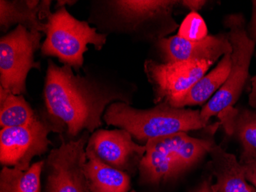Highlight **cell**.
<instances>
[{"label":"cell","mask_w":256,"mask_h":192,"mask_svg":"<svg viewBox=\"0 0 256 192\" xmlns=\"http://www.w3.org/2000/svg\"><path fill=\"white\" fill-rule=\"evenodd\" d=\"M44 161L30 166L26 171L4 166L0 172V192H41V174Z\"/></svg>","instance_id":"obj_20"},{"label":"cell","mask_w":256,"mask_h":192,"mask_svg":"<svg viewBox=\"0 0 256 192\" xmlns=\"http://www.w3.org/2000/svg\"><path fill=\"white\" fill-rule=\"evenodd\" d=\"M51 0H1L0 30L6 34L14 26L44 33L52 15Z\"/></svg>","instance_id":"obj_12"},{"label":"cell","mask_w":256,"mask_h":192,"mask_svg":"<svg viewBox=\"0 0 256 192\" xmlns=\"http://www.w3.org/2000/svg\"><path fill=\"white\" fill-rule=\"evenodd\" d=\"M37 115L23 95H15L0 87V127L24 126L32 122Z\"/></svg>","instance_id":"obj_19"},{"label":"cell","mask_w":256,"mask_h":192,"mask_svg":"<svg viewBox=\"0 0 256 192\" xmlns=\"http://www.w3.org/2000/svg\"><path fill=\"white\" fill-rule=\"evenodd\" d=\"M208 154L211 171L216 178L214 184L216 192H256L246 178L242 164L234 154L227 152L212 140Z\"/></svg>","instance_id":"obj_15"},{"label":"cell","mask_w":256,"mask_h":192,"mask_svg":"<svg viewBox=\"0 0 256 192\" xmlns=\"http://www.w3.org/2000/svg\"><path fill=\"white\" fill-rule=\"evenodd\" d=\"M222 23L228 30L232 49L231 67L225 83L200 110L201 116L206 122L236 103L250 76V63L256 49V43L247 34V23L242 14L226 15Z\"/></svg>","instance_id":"obj_5"},{"label":"cell","mask_w":256,"mask_h":192,"mask_svg":"<svg viewBox=\"0 0 256 192\" xmlns=\"http://www.w3.org/2000/svg\"><path fill=\"white\" fill-rule=\"evenodd\" d=\"M86 150L104 164L129 174L139 167L146 146L134 142L126 130L98 129L90 135Z\"/></svg>","instance_id":"obj_10"},{"label":"cell","mask_w":256,"mask_h":192,"mask_svg":"<svg viewBox=\"0 0 256 192\" xmlns=\"http://www.w3.org/2000/svg\"><path fill=\"white\" fill-rule=\"evenodd\" d=\"M78 3V1H72V0H58L57 1V4H56V10H58V9L62 8V7H66V6H73L74 4Z\"/></svg>","instance_id":"obj_27"},{"label":"cell","mask_w":256,"mask_h":192,"mask_svg":"<svg viewBox=\"0 0 256 192\" xmlns=\"http://www.w3.org/2000/svg\"><path fill=\"white\" fill-rule=\"evenodd\" d=\"M90 132L74 139L62 138V144L44 160L46 192H92L86 174V148Z\"/></svg>","instance_id":"obj_8"},{"label":"cell","mask_w":256,"mask_h":192,"mask_svg":"<svg viewBox=\"0 0 256 192\" xmlns=\"http://www.w3.org/2000/svg\"><path fill=\"white\" fill-rule=\"evenodd\" d=\"M231 54L225 55L218 65L197 81L174 107L184 109L186 106L200 105L208 102L228 78L231 67Z\"/></svg>","instance_id":"obj_17"},{"label":"cell","mask_w":256,"mask_h":192,"mask_svg":"<svg viewBox=\"0 0 256 192\" xmlns=\"http://www.w3.org/2000/svg\"><path fill=\"white\" fill-rule=\"evenodd\" d=\"M178 5L180 0H92L88 22L102 34L154 44L179 29Z\"/></svg>","instance_id":"obj_2"},{"label":"cell","mask_w":256,"mask_h":192,"mask_svg":"<svg viewBox=\"0 0 256 192\" xmlns=\"http://www.w3.org/2000/svg\"><path fill=\"white\" fill-rule=\"evenodd\" d=\"M252 11L251 20L247 24L246 31L248 38L256 43V0H253Z\"/></svg>","instance_id":"obj_22"},{"label":"cell","mask_w":256,"mask_h":192,"mask_svg":"<svg viewBox=\"0 0 256 192\" xmlns=\"http://www.w3.org/2000/svg\"><path fill=\"white\" fill-rule=\"evenodd\" d=\"M86 174L92 192H128L129 174L104 164L92 151L86 150Z\"/></svg>","instance_id":"obj_16"},{"label":"cell","mask_w":256,"mask_h":192,"mask_svg":"<svg viewBox=\"0 0 256 192\" xmlns=\"http://www.w3.org/2000/svg\"><path fill=\"white\" fill-rule=\"evenodd\" d=\"M74 74L68 66L48 59L43 97L48 115L74 139L80 132L93 133L103 125L108 107L114 102L132 105L138 86L114 70L96 64Z\"/></svg>","instance_id":"obj_1"},{"label":"cell","mask_w":256,"mask_h":192,"mask_svg":"<svg viewBox=\"0 0 256 192\" xmlns=\"http://www.w3.org/2000/svg\"><path fill=\"white\" fill-rule=\"evenodd\" d=\"M46 37L42 44L43 57H54L63 66H68L77 74L84 68V53L88 51V45L100 51L108 36L102 34L88 21L77 20L66 7L58 9L48 19Z\"/></svg>","instance_id":"obj_4"},{"label":"cell","mask_w":256,"mask_h":192,"mask_svg":"<svg viewBox=\"0 0 256 192\" xmlns=\"http://www.w3.org/2000/svg\"><path fill=\"white\" fill-rule=\"evenodd\" d=\"M256 57V52L254 53ZM252 89L250 95H248V104L250 106L256 109V75H254L251 79Z\"/></svg>","instance_id":"obj_26"},{"label":"cell","mask_w":256,"mask_h":192,"mask_svg":"<svg viewBox=\"0 0 256 192\" xmlns=\"http://www.w3.org/2000/svg\"><path fill=\"white\" fill-rule=\"evenodd\" d=\"M51 132L62 133L64 130L47 117L36 118L24 126L2 128L0 131V163L2 166L26 171L36 156L48 151Z\"/></svg>","instance_id":"obj_7"},{"label":"cell","mask_w":256,"mask_h":192,"mask_svg":"<svg viewBox=\"0 0 256 192\" xmlns=\"http://www.w3.org/2000/svg\"><path fill=\"white\" fill-rule=\"evenodd\" d=\"M242 164L244 168L246 178L256 189V161Z\"/></svg>","instance_id":"obj_24"},{"label":"cell","mask_w":256,"mask_h":192,"mask_svg":"<svg viewBox=\"0 0 256 192\" xmlns=\"http://www.w3.org/2000/svg\"><path fill=\"white\" fill-rule=\"evenodd\" d=\"M190 192H216V188L212 183V178L208 177Z\"/></svg>","instance_id":"obj_25"},{"label":"cell","mask_w":256,"mask_h":192,"mask_svg":"<svg viewBox=\"0 0 256 192\" xmlns=\"http://www.w3.org/2000/svg\"><path fill=\"white\" fill-rule=\"evenodd\" d=\"M207 3L205 0H181L180 5L188 9L190 13H198L205 7Z\"/></svg>","instance_id":"obj_23"},{"label":"cell","mask_w":256,"mask_h":192,"mask_svg":"<svg viewBox=\"0 0 256 192\" xmlns=\"http://www.w3.org/2000/svg\"><path fill=\"white\" fill-rule=\"evenodd\" d=\"M220 125L240 145L241 164L256 161V112L230 107L218 114Z\"/></svg>","instance_id":"obj_14"},{"label":"cell","mask_w":256,"mask_h":192,"mask_svg":"<svg viewBox=\"0 0 256 192\" xmlns=\"http://www.w3.org/2000/svg\"><path fill=\"white\" fill-rule=\"evenodd\" d=\"M212 65L206 60L162 63L146 59L144 69L152 88L154 102H166L174 107Z\"/></svg>","instance_id":"obj_9"},{"label":"cell","mask_w":256,"mask_h":192,"mask_svg":"<svg viewBox=\"0 0 256 192\" xmlns=\"http://www.w3.org/2000/svg\"><path fill=\"white\" fill-rule=\"evenodd\" d=\"M174 161L180 174L199 162L210 147L212 140L192 138L188 132L171 135Z\"/></svg>","instance_id":"obj_18"},{"label":"cell","mask_w":256,"mask_h":192,"mask_svg":"<svg viewBox=\"0 0 256 192\" xmlns=\"http://www.w3.org/2000/svg\"><path fill=\"white\" fill-rule=\"evenodd\" d=\"M153 46L162 63L206 60L214 64L220 58L232 51L227 33L208 35L198 41L186 40L175 35L161 39Z\"/></svg>","instance_id":"obj_11"},{"label":"cell","mask_w":256,"mask_h":192,"mask_svg":"<svg viewBox=\"0 0 256 192\" xmlns=\"http://www.w3.org/2000/svg\"><path fill=\"white\" fill-rule=\"evenodd\" d=\"M140 162V179L148 184H159L175 178L180 174L174 161L171 135L149 140Z\"/></svg>","instance_id":"obj_13"},{"label":"cell","mask_w":256,"mask_h":192,"mask_svg":"<svg viewBox=\"0 0 256 192\" xmlns=\"http://www.w3.org/2000/svg\"><path fill=\"white\" fill-rule=\"evenodd\" d=\"M103 119L108 125L126 130L142 142L180 132L201 129L208 125L200 111L179 109L166 102L148 109H138L124 102L108 107Z\"/></svg>","instance_id":"obj_3"},{"label":"cell","mask_w":256,"mask_h":192,"mask_svg":"<svg viewBox=\"0 0 256 192\" xmlns=\"http://www.w3.org/2000/svg\"><path fill=\"white\" fill-rule=\"evenodd\" d=\"M178 35L186 40L198 41L208 36V29L198 13H190L180 26Z\"/></svg>","instance_id":"obj_21"},{"label":"cell","mask_w":256,"mask_h":192,"mask_svg":"<svg viewBox=\"0 0 256 192\" xmlns=\"http://www.w3.org/2000/svg\"><path fill=\"white\" fill-rule=\"evenodd\" d=\"M44 35L16 26L1 37L0 87L15 95L27 93L26 79L30 71H41V63L36 61L34 54L41 50Z\"/></svg>","instance_id":"obj_6"}]
</instances>
